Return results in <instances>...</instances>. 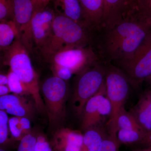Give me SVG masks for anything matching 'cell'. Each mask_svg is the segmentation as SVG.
<instances>
[{"label":"cell","instance_id":"34","mask_svg":"<svg viewBox=\"0 0 151 151\" xmlns=\"http://www.w3.org/2000/svg\"><path fill=\"white\" fill-rule=\"evenodd\" d=\"M9 78L8 75L1 74L0 75V85H8Z\"/></svg>","mask_w":151,"mask_h":151},{"label":"cell","instance_id":"14","mask_svg":"<svg viewBox=\"0 0 151 151\" xmlns=\"http://www.w3.org/2000/svg\"><path fill=\"white\" fill-rule=\"evenodd\" d=\"M130 111L143 131L151 134V89H146L141 94Z\"/></svg>","mask_w":151,"mask_h":151},{"label":"cell","instance_id":"20","mask_svg":"<svg viewBox=\"0 0 151 151\" xmlns=\"http://www.w3.org/2000/svg\"><path fill=\"white\" fill-rule=\"evenodd\" d=\"M17 39L20 40L18 29L13 20L0 22V48L1 51L11 46Z\"/></svg>","mask_w":151,"mask_h":151},{"label":"cell","instance_id":"25","mask_svg":"<svg viewBox=\"0 0 151 151\" xmlns=\"http://www.w3.org/2000/svg\"><path fill=\"white\" fill-rule=\"evenodd\" d=\"M14 19V0H0V22Z\"/></svg>","mask_w":151,"mask_h":151},{"label":"cell","instance_id":"39","mask_svg":"<svg viewBox=\"0 0 151 151\" xmlns=\"http://www.w3.org/2000/svg\"><path fill=\"white\" fill-rule=\"evenodd\" d=\"M148 144L149 145H151V134L149 135Z\"/></svg>","mask_w":151,"mask_h":151},{"label":"cell","instance_id":"8","mask_svg":"<svg viewBox=\"0 0 151 151\" xmlns=\"http://www.w3.org/2000/svg\"><path fill=\"white\" fill-rule=\"evenodd\" d=\"M52 65L70 69L78 74L101 61L92 46L70 47L58 52L46 60Z\"/></svg>","mask_w":151,"mask_h":151},{"label":"cell","instance_id":"37","mask_svg":"<svg viewBox=\"0 0 151 151\" xmlns=\"http://www.w3.org/2000/svg\"><path fill=\"white\" fill-rule=\"evenodd\" d=\"M145 81L149 84V85L151 86V74H150V76H149V77L146 79Z\"/></svg>","mask_w":151,"mask_h":151},{"label":"cell","instance_id":"11","mask_svg":"<svg viewBox=\"0 0 151 151\" xmlns=\"http://www.w3.org/2000/svg\"><path fill=\"white\" fill-rule=\"evenodd\" d=\"M83 138L80 131L60 128L55 132L50 144L53 151H81Z\"/></svg>","mask_w":151,"mask_h":151},{"label":"cell","instance_id":"33","mask_svg":"<svg viewBox=\"0 0 151 151\" xmlns=\"http://www.w3.org/2000/svg\"><path fill=\"white\" fill-rule=\"evenodd\" d=\"M42 151H53L51 144L49 142L47 139L43 143Z\"/></svg>","mask_w":151,"mask_h":151},{"label":"cell","instance_id":"27","mask_svg":"<svg viewBox=\"0 0 151 151\" xmlns=\"http://www.w3.org/2000/svg\"><path fill=\"white\" fill-rule=\"evenodd\" d=\"M37 135L32 132L25 135L20 141L17 151H35Z\"/></svg>","mask_w":151,"mask_h":151},{"label":"cell","instance_id":"24","mask_svg":"<svg viewBox=\"0 0 151 151\" xmlns=\"http://www.w3.org/2000/svg\"><path fill=\"white\" fill-rule=\"evenodd\" d=\"M9 119L5 111L0 110V145L1 147H5L9 143L10 131L9 126Z\"/></svg>","mask_w":151,"mask_h":151},{"label":"cell","instance_id":"17","mask_svg":"<svg viewBox=\"0 0 151 151\" xmlns=\"http://www.w3.org/2000/svg\"><path fill=\"white\" fill-rule=\"evenodd\" d=\"M52 1H54L57 9L59 8L57 10V14L67 17L87 27L79 0H49V2Z\"/></svg>","mask_w":151,"mask_h":151},{"label":"cell","instance_id":"12","mask_svg":"<svg viewBox=\"0 0 151 151\" xmlns=\"http://www.w3.org/2000/svg\"><path fill=\"white\" fill-rule=\"evenodd\" d=\"M106 95L105 81L99 92L91 97L85 105L81 116V128L83 131L104 124L100 117L99 105L102 98Z\"/></svg>","mask_w":151,"mask_h":151},{"label":"cell","instance_id":"15","mask_svg":"<svg viewBox=\"0 0 151 151\" xmlns=\"http://www.w3.org/2000/svg\"><path fill=\"white\" fill-rule=\"evenodd\" d=\"M128 0H104L103 29L111 28L127 16Z\"/></svg>","mask_w":151,"mask_h":151},{"label":"cell","instance_id":"19","mask_svg":"<svg viewBox=\"0 0 151 151\" xmlns=\"http://www.w3.org/2000/svg\"><path fill=\"white\" fill-rule=\"evenodd\" d=\"M120 145L149 146L148 134L142 130L119 129L116 134Z\"/></svg>","mask_w":151,"mask_h":151},{"label":"cell","instance_id":"30","mask_svg":"<svg viewBox=\"0 0 151 151\" xmlns=\"http://www.w3.org/2000/svg\"><path fill=\"white\" fill-rule=\"evenodd\" d=\"M20 122L23 133L24 136L32 132L31 127L30 121L29 119L26 117H20Z\"/></svg>","mask_w":151,"mask_h":151},{"label":"cell","instance_id":"32","mask_svg":"<svg viewBox=\"0 0 151 151\" xmlns=\"http://www.w3.org/2000/svg\"><path fill=\"white\" fill-rule=\"evenodd\" d=\"M137 0H128V13H131L134 12Z\"/></svg>","mask_w":151,"mask_h":151},{"label":"cell","instance_id":"5","mask_svg":"<svg viewBox=\"0 0 151 151\" xmlns=\"http://www.w3.org/2000/svg\"><path fill=\"white\" fill-rule=\"evenodd\" d=\"M106 65L101 61L78 74L71 105L76 115L81 117L88 100L97 94L105 81Z\"/></svg>","mask_w":151,"mask_h":151},{"label":"cell","instance_id":"7","mask_svg":"<svg viewBox=\"0 0 151 151\" xmlns=\"http://www.w3.org/2000/svg\"><path fill=\"white\" fill-rule=\"evenodd\" d=\"M117 63L131 86L139 88L151 74V30L131 59Z\"/></svg>","mask_w":151,"mask_h":151},{"label":"cell","instance_id":"26","mask_svg":"<svg viewBox=\"0 0 151 151\" xmlns=\"http://www.w3.org/2000/svg\"><path fill=\"white\" fill-rule=\"evenodd\" d=\"M20 117L14 116L9 119V126L12 137L16 141H20L24 137L21 125Z\"/></svg>","mask_w":151,"mask_h":151},{"label":"cell","instance_id":"38","mask_svg":"<svg viewBox=\"0 0 151 151\" xmlns=\"http://www.w3.org/2000/svg\"><path fill=\"white\" fill-rule=\"evenodd\" d=\"M32 1L34 3L35 5L36 10L37 9L38 0H32Z\"/></svg>","mask_w":151,"mask_h":151},{"label":"cell","instance_id":"6","mask_svg":"<svg viewBox=\"0 0 151 151\" xmlns=\"http://www.w3.org/2000/svg\"><path fill=\"white\" fill-rule=\"evenodd\" d=\"M40 88L50 127H58L66 117V103L68 95L67 83L53 76L46 79Z\"/></svg>","mask_w":151,"mask_h":151},{"label":"cell","instance_id":"9","mask_svg":"<svg viewBox=\"0 0 151 151\" xmlns=\"http://www.w3.org/2000/svg\"><path fill=\"white\" fill-rule=\"evenodd\" d=\"M36 10L32 0H14V19L19 33L20 40L29 51L33 46L32 20Z\"/></svg>","mask_w":151,"mask_h":151},{"label":"cell","instance_id":"2","mask_svg":"<svg viewBox=\"0 0 151 151\" xmlns=\"http://www.w3.org/2000/svg\"><path fill=\"white\" fill-rule=\"evenodd\" d=\"M94 33L71 19L55 14L51 38L40 51L41 55L46 60L64 49L92 46L94 41Z\"/></svg>","mask_w":151,"mask_h":151},{"label":"cell","instance_id":"16","mask_svg":"<svg viewBox=\"0 0 151 151\" xmlns=\"http://www.w3.org/2000/svg\"><path fill=\"white\" fill-rule=\"evenodd\" d=\"M27 96L10 94L7 100L8 109L6 112L15 116L32 119L37 110L34 100L28 99Z\"/></svg>","mask_w":151,"mask_h":151},{"label":"cell","instance_id":"1","mask_svg":"<svg viewBox=\"0 0 151 151\" xmlns=\"http://www.w3.org/2000/svg\"><path fill=\"white\" fill-rule=\"evenodd\" d=\"M101 30L99 56L118 63L131 59L151 29L134 14H128L113 27Z\"/></svg>","mask_w":151,"mask_h":151},{"label":"cell","instance_id":"13","mask_svg":"<svg viewBox=\"0 0 151 151\" xmlns=\"http://www.w3.org/2000/svg\"><path fill=\"white\" fill-rule=\"evenodd\" d=\"M83 10L86 26L93 32L104 27V0H79Z\"/></svg>","mask_w":151,"mask_h":151},{"label":"cell","instance_id":"40","mask_svg":"<svg viewBox=\"0 0 151 151\" xmlns=\"http://www.w3.org/2000/svg\"><path fill=\"white\" fill-rule=\"evenodd\" d=\"M0 151H7L6 150L5 148L1 147Z\"/></svg>","mask_w":151,"mask_h":151},{"label":"cell","instance_id":"35","mask_svg":"<svg viewBox=\"0 0 151 151\" xmlns=\"http://www.w3.org/2000/svg\"><path fill=\"white\" fill-rule=\"evenodd\" d=\"M49 0H38L37 10L43 7L46 6L49 3Z\"/></svg>","mask_w":151,"mask_h":151},{"label":"cell","instance_id":"28","mask_svg":"<svg viewBox=\"0 0 151 151\" xmlns=\"http://www.w3.org/2000/svg\"><path fill=\"white\" fill-rule=\"evenodd\" d=\"M120 145L116 136L109 134L103 141L98 151H119Z\"/></svg>","mask_w":151,"mask_h":151},{"label":"cell","instance_id":"21","mask_svg":"<svg viewBox=\"0 0 151 151\" xmlns=\"http://www.w3.org/2000/svg\"><path fill=\"white\" fill-rule=\"evenodd\" d=\"M132 14L151 29V0H137Z\"/></svg>","mask_w":151,"mask_h":151},{"label":"cell","instance_id":"3","mask_svg":"<svg viewBox=\"0 0 151 151\" xmlns=\"http://www.w3.org/2000/svg\"><path fill=\"white\" fill-rule=\"evenodd\" d=\"M4 51V63L16 74L22 82L35 103L37 111L45 112L44 103L40 92L39 77L35 70L29 55V51L20 39L16 40Z\"/></svg>","mask_w":151,"mask_h":151},{"label":"cell","instance_id":"4","mask_svg":"<svg viewBox=\"0 0 151 151\" xmlns=\"http://www.w3.org/2000/svg\"><path fill=\"white\" fill-rule=\"evenodd\" d=\"M105 84L106 96L112 107L111 117L107 124L108 132L110 134L116 136L118 116L121 109L124 107L131 84L127 75L121 68L110 63L106 65Z\"/></svg>","mask_w":151,"mask_h":151},{"label":"cell","instance_id":"10","mask_svg":"<svg viewBox=\"0 0 151 151\" xmlns=\"http://www.w3.org/2000/svg\"><path fill=\"white\" fill-rule=\"evenodd\" d=\"M55 13L47 6L37 10L32 20V32L34 44L40 51L51 38L52 24Z\"/></svg>","mask_w":151,"mask_h":151},{"label":"cell","instance_id":"23","mask_svg":"<svg viewBox=\"0 0 151 151\" xmlns=\"http://www.w3.org/2000/svg\"><path fill=\"white\" fill-rule=\"evenodd\" d=\"M9 82L8 86L11 92L21 95L31 96L18 76L9 70L7 74Z\"/></svg>","mask_w":151,"mask_h":151},{"label":"cell","instance_id":"18","mask_svg":"<svg viewBox=\"0 0 151 151\" xmlns=\"http://www.w3.org/2000/svg\"><path fill=\"white\" fill-rule=\"evenodd\" d=\"M108 129L100 124L84 131L81 151H98L103 141L109 134Z\"/></svg>","mask_w":151,"mask_h":151},{"label":"cell","instance_id":"31","mask_svg":"<svg viewBox=\"0 0 151 151\" xmlns=\"http://www.w3.org/2000/svg\"><path fill=\"white\" fill-rule=\"evenodd\" d=\"M10 92L8 85H0V97L7 95Z\"/></svg>","mask_w":151,"mask_h":151},{"label":"cell","instance_id":"22","mask_svg":"<svg viewBox=\"0 0 151 151\" xmlns=\"http://www.w3.org/2000/svg\"><path fill=\"white\" fill-rule=\"evenodd\" d=\"M117 128L118 130L121 129L143 131L132 113L130 111H126L124 107L119 113L117 119Z\"/></svg>","mask_w":151,"mask_h":151},{"label":"cell","instance_id":"29","mask_svg":"<svg viewBox=\"0 0 151 151\" xmlns=\"http://www.w3.org/2000/svg\"><path fill=\"white\" fill-rule=\"evenodd\" d=\"M51 68L52 71L55 76H57L65 81L69 80L73 74L72 71L67 68L52 65Z\"/></svg>","mask_w":151,"mask_h":151},{"label":"cell","instance_id":"36","mask_svg":"<svg viewBox=\"0 0 151 151\" xmlns=\"http://www.w3.org/2000/svg\"><path fill=\"white\" fill-rule=\"evenodd\" d=\"M133 151H151V145L143 146Z\"/></svg>","mask_w":151,"mask_h":151}]
</instances>
